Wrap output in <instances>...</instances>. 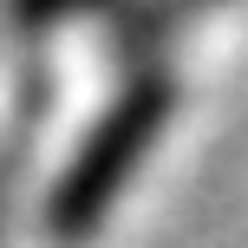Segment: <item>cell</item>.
<instances>
[{"instance_id":"2","label":"cell","mask_w":248,"mask_h":248,"mask_svg":"<svg viewBox=\"0 0 248 248\" xmlns=\"http://www.w3.org/2000/svg\"><path fill=\"white\" fill-rule=\"evenodd\" d=\"M78 7H98V0H20V13H26V20H39V26L65 20V13H78Z\"/></svg>"},{"instance_id":"1","label":"cell","mask_w":248,"mask_h":248,"mask_svg":"<svg viewBox=\"0 0 248 248\" xmlns=\"http://www.w3.org/2000/svg\"><path fill=\"white\" fill-rule=\"evenodd\" d=\"M176 111L170 72H144L92 118V131L72 144L59 183L46 189V235L59 248H78L105 229V216L124 202V189L137 183V170L150 163V150L163 144Z\"/></svg>"}]
</instances>
